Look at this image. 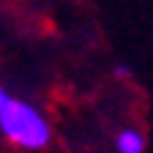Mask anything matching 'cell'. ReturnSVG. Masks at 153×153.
Listing matches in <instances>:
<instances>
[{
	"label": "cell",
	"mask_w": 153,
	"mask_h": 153,
	"mask_svg": "<svg viewBox=\"0 0 153 153\" xmlns=\"http://www.w3.org/2000/svg\"><path fill=\"white\" fill-rule=\"evenodd\" d=\"M11 99H14V96H11V93H8L3 85H0V109H6V104H8Z\"/></svg>",
	"instance_id": "obj_3"
},
{
	"label": "cell",
	"mask_w": 153,
	"mask_h": 153,
	"mask_svg": "<svg viewBox=\"0 0 153 153\" xmlns=\"http://www.w3.org/2000/svg\"><path fill=\"white\" fill-rule=\"evenodd\" d=\"M118 153H145V134L140 128H123L115 137Z\"/></svg>",
	"instance_id": "obj_2"
},
{
	"label": "cell",
	"mask_w": 153,
	"mask_h": 153,
	"mask_svg": "<svg viewBox=\"0 0 153 153\" xmlns=\"http://www.w3.org/2000/svg\"><path fill=\"white\" fill-rule=\"evenodd\" d=\"M0 131L11 145L22 150H44L52 140L49 120L22 99H11L6 109H0Z\"/></svg>",
	"instance_id": "obj_1"
}]
</instances>
